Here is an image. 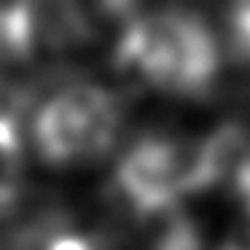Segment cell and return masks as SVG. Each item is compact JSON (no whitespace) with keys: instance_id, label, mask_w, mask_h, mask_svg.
I'll list each match as a JSON object with an SVG mask.
<instances>
[{"instance_id":"3","label":"cell","mask_w":250,"mask_h":250,"mask_svg":"<svg viewBox=\"0 0 250 250\" xmlns=\"http://www.w3.org/2000/svg\"><path fill=\"white\" fill-rule=\"evenodd\" d=\"M113 194L140 221L175 210L194 186V140L148 135L124 151L113 169Z\"/></svg>"},{"instance_id":"1","label":"cell","mask_w":250,"mask_h":250,"mask_svg":"<svg viewBox=\"0 0 250 250\" xmlns=\"http://www.w3.org/2000/svg\"><path fill=\"white\" fill-rule=\"evenodd\" d=\"M121 73L169 97H207L221 76L212 27L188 8H153L129 17L116 41Z\"/></svg>"},{"instance_id":"4","label":"cell","mask_w":250,"mask_h":250,"mask_svg":"<svg viewBox=\"0 0 250 250\" xmlns=\"http://www.w3.org/2000/svg\"><path fill=\"white\" fill-rule=\"evenodd\" d=\"M24 180V146L22 132L11 113L0 110V215L17 207Z\"/></svg>"},{"instance_id":"5","label":"cell","mask_w":250,"mask_h":250,"mask_svg":"<svg viewBox=\"0 0 250 250\" xmlns=\"http://www.w3.org/2000/svg\"><path fill=\"white\" fill-rule=\"evenodd\" d=\"M100 8H105L108 14H126L132 11V6H135L137 0H94Z\"/></svg>"},{"instance_id":"2","label":"cell","mask_w":250,"mask_h":250,"mask_svg":"<svg viewBox=\"0 0 250 250\" xmlns=\"http://www.w3.org/2000/svg\"><path fill=\"white\" fill-rule=\"evenodd\" d=\"M124 110L110 89L100 83H67L35 113L33 146L54 169L89 167L110 153L121 135Z\"/></svg>"}]
</instances>
